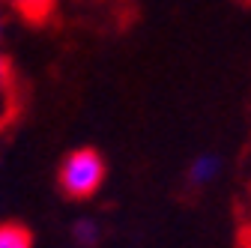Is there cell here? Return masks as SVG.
Here are the masks:
<instances>
[{"mask_svg":"<svg viewBox=\"0 0 251 248\" xmlns=\"http://www.w3.org/2000/svg\"><path fill=\"white\" fill-rule=\"evenodd\" d=\"M105 176H108L105 159L90 147H78V149L66 152L57 168V185L69 200L96 198L99 189L105 185Z\"/></svg>","mask_w":251,"mask_h":248,"instance_id":"obj_1","label":"cell"},{"mask_svg":"<svg viewBox=\"0 0 251 248\" xmlns=\"http://www.w3.org/2000/svg\"><path fill=\"white\" fill-rule=\"evenodd\" d=\"M21 108V93H18V78L9 63V57L0 51V129H6L15 120Z\"/></svg>","mask_w":251,"mask_h":248,"instance_id":"obj_2","label":"cell"},{"mask_svg":"<svg viewBox=\"0 0 251 248\" xmlns=\"http://www.w3.org/2000/svg\"><path fill=\"white\" fill-rule=\"evenodd\" d=\"M218 174H222V159H218L215 152H201V156H195L192 165H188V182H192L195 189L212 185L218 179Z\"/></svg>","mask_w":251,"mask_h":248,"instance_id":"obj_3","label":"cell"},{"mask_svg":"<svg viewBox=\"0 0 251 248\" xmlns=\"http://www.w3.org/2000/svg\"><path fill=\"white\" fill-rule=\"evenodd\" d=\"M99 239H102V224L93 215H81L72 222V242L78 248H96Z\"/></svg>","mask_w":251,"mask_h":248,"instance_id":"obj_4","label":"cell"},{"mask_svg":"<svg viewBox=\"0 0 251 248\" xmlns=\"http://www.w3.org/2000/svg\"><path fill=\"white\" fill-rule=\"evenodd\" d=\"M0 248H33V233L18 222L0 224Z\"/></svg>","mask_w":251,"mask_h":248,"instance_id":"obj_5","label":"cell"},{"mask_svg":"<svg viewBox=\"0 0 251 248\" xmlns=\"http://www.w3.org/2000/svg\"><path fill=\"white\" fill-rule=\"evenodd\" d=\"M12 3V9L18 12V15H24L27 21H45V18H51V12H54V6H57V0H9Z\"/></svg>","mask_w":251,"mask_h":248,"instance_id":"obj_6","label":"cell"},{"mask_svg":"<svg viewBox=\"0 0 251 248\" xmlns=\"http://www.w3.org/2000/svg\"><path fill=\"white\" fill-rule=\"evenodd\" d=\"M3 27H6V18H3V9H0V39H3Z\"/></svg>","mask_w":251,"mask_h":248,"instance_id":"obj_7","label":"cell"},{"mask_svg":"<svg viewBox=\"0 0 251 248\" xmlns=\"http://www.w3.org/2000/svg\"><path fill=\"white\" fill-rule=\"evenodd\" d=\"M0 3H6V0H0Z\"/></svg>","mask_w":251,"mask_h":248,"instance_id":"obj_8","label":"cell"}]
</instances>
